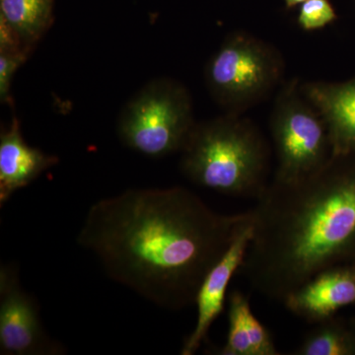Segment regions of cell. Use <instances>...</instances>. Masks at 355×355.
Instances as JSON below:
<instances>
[{"mask_svg":"<svg viewBox=\"0 0 355 355\" xmlns=\"http://www.w3.org/2000/svg\"><path fill=\"white\" fill-rule=\"evenodd\" d=\"M251 211L217 214L182 187L128 190L95 202L77 242L111 279L168 310L195 304L207 273Z\"/></svg>","mask_w":355,"mask_h":355,"instance_id":"6da1fadb","label":"cell"},{"mask_svg":"<svg viewBox=\"0 0 355 355\" xmlns=\"http://www.w3.org/2000/svg\"><path fill=\"white\" fill-rule=\"evenodd\" d=\"M256 200L239 270L254 291L284 303L324 268L355 261V153L299 181L270 180Z\"/></svg>","mask_w":355,"mask_h":355,"instance_id":"7a4b0ae2","label":"cell"},{"mask_svg":"<svg viewBox=\"0 0 355 355\" xmlns=\"http://www.w3.org/2000/svg\"><path fill=\"white\" fill-rule=\"evenodd\" d=\"M180 154L181 172L200 188L257 200L270 182V144L243 114L197 123Z\"/></svg>","mask_w":355,"mask_h":355,"instance_id":"3957f363","label":"cell"},{"mask_svg":"<svg viewBox=\"0 0 355 355\" xmlns=\"http://www.w3.org/2000/svg\"><path fill=\"white\" fill-rule=\"evenodd\" d=\"M282 51L251 33L229 34L205 65V80L224 113L244 114L284 83Z\"/></svg>","mask_w":355,"mask_h":355,"instance_id":"277c9868","label":"cell"},{"mask_svg":"<svg viewBox=\"0 0 355 355\" xmlns=\"http://www.w3.org/2000/svg\"><path fill=\"white\" fill-rule=\"evenodd\" d=\"M197 123L190 91L180 81L159 77L140 88L123 106L116 133L132 150L162 158L181 153Z\"/></svg>","mask_w":355,"mask_h":355,"instance_id":"5b68a950","label":"cell"},{"mask_svg":"<svg viewBox=\"0 0 355 355\" xmlns=\"http://www.w3.org/2000/svg\"><path fill=\"white\" fill-rule=\"evenodd\" d=\"M277 165L272 180L299 181L328 164L333 150L321 114L303 94L301 81H284L275 96L270 119Z\"/></svg>","mask_w":355,"mask_h":355,"instance_id":"8992f818","label":"cell"},{"mask_svg":"<svg viewBox=\"0 0 355 355\" xmlns=\"http://www.w3.org/2000/svg\"><path fill=\"white\" fill-rule=\"evenodd\" d=\"M62 343L44 331L36 300L21 286L12 266L0 268V354L62 355Z\"/></svg>","mask_w":355,"mask_h":355,"instance_id":"52a82bcc","label":"cell"},{"mask_svg":"<svg viewBox=\"0 0 355 355\" xmlns=\"http://www.w3.org/2000/svg\"><path fill=\"white\" fill-rule=\"evenodd\" d=\"M252 216V214H251ZM253 218L242 228L225 254L207 273L198 289L195 304L197 306V322L193 331L187 336L182 347V355L197 354L205 340L212 324L223 312L226 292L231 279L239 272L248 247L253 237Z\"/></svg>","mask_w":355,"mask_h":355,"instance_id":"ba28073f","label":"cell"},{"mask_svg":"<svg viewBox=\"0 0 355 355\" xmlns=\"http://www.w3.org/2000/svg\"><path fill=\"white\" fill-rule=\"evenodd\" d=\"M287 310L311 324L355 304V261L324 268L284 301Z\"/></svg>","mask_w":355,"mask_h":355,"instance_id":"9c48e42d","label":"cell"},{"mask_svg":"<svg viewBox=\"0 0 355 355\" xmlns=\"http://www.w3.org/2000/svg\"><path fill=\"white\" fill-rule=\"evenodd\" d=\"M324 121L334 155L355 153V77L345 83H301Z\"/></svg>","mask_w":355,"mask_h":355,"instance_id":"30bf717a","label":"cell"},{"mask_svg":"<svg viewBox=\"0 0 355 355\" xmlns=\"http://www.w3.org/2000/svg\"><path fill=\"white\" fill-rule=\"evenodd\" d=\"M58 163L55 156L26 144L20 121L14 116L10 125L0 135V207L15 191L31 184Z\"/></svg>","mask_w":355,"mask_h":355,"instance_id":"8fae6325","label":"cell"},{"mask_svg":"<svg viewBox=\"0 0 355 355\" xmlns=\"http://www.w3.org/2000/svg\"><path fill=\"white\" fill-rule=\"evenodd\" d=\"M53 6L55 0H0V20L34 49L53 24Z\"/></svg>","mask_w":355,"mask_h":355,"instance_id":"7c38bea8","label":"cell"},{"mask_svg":"<svg viewBox=\"0 0 355 355\" xmlns=\"http://www.w3.org/2000/svg\"><path fill=\"white\" fill-rule=\"evenodd\" d=\"M296 355H355V329L352 322L336 316L315 324Z\"/></svg>","mask_w":355,"mask_h":355,"instance_id":"4fadbf2b","label":"cell"},{"mask_svg":"<svg viewBox=\"0 0 355 355\" xmlns=\"http://www.w3.org/2000/svg\"><path fill=\"white\" fill-rule=\"evenodd\" d=\"M251 303L241 291L231 292L228 299V334L220 355H252L251 343L247 328V314Z\"/></svg>","mask_w":355,"mask_h":355,"instance_id":"5bb4252c","label":"cell"},{"mask_svg":"<svg viewBox=\"0 0 355 355\" xmlns=\"http://www.w3.org/2000/svg\"><path fill=\"white\" fill-rule=\"evenodd\" d=\"M338 16L330 0H306L300 6L298 24L305 31L323 29Z\"/></svg>","mask_w":355,"mask_h":355,"instance_id":"9a60e30c","label":"cell"},{"mask_svg":"<svg viewBox=\"0 0 355 355\" xmlns=\"http://www.w3.org/2000/svg\"><path fill=\"white\" fill-rule=\"evenodd\" d=\"M31 51H0V101L11 104V85L18 69L29 58Z\"/></svg>","mask_w":355,"mask_h":355,"instance_id":"2e32d148","label":"cell"},{"mask_svg":"<svg viewBox=\"0 0 355 355\" xmlns=\"http://www.w3.org/2000/svg\"><path fill=\"white\" fill-rule=\"evenodd\" d=\"M247 328L251 343L252 355H279L272 334L254 316L253 311L247 314Z\"/></svg>","mask_w":355,"mask_h":355,"instance_id":"e0dca14e","label":"cell"},{"mask_svg":"<svg viewBox=\"0 0 355 355\" xmlns=\"http://www.w3.org/2000/svg\"><path fill=\"white\" fill-rule=\"evenodd\" d=\"M305 1L306 0H284V2H286V6L288 9L294 8V7L297 6H301V4Z\"/></svg>","mask_w":355,"mask_h":355,"instance_id":"ac0fdd59","label":"cell"},{"mask_svg":"<svg viewBox=\"0 0 355 355\" xmlns=\"http://www.w3.org/2000/svg\"><path fill=\"white\" fill-rule=\"evenodd\" d=\"M350 322H352V326H354V329H355V319L352 320V321H350Z\"/></svg>","mask_w":355,"mask_h":355,"instance_id":"d6986e66","label":"cell"}]
</instances>
